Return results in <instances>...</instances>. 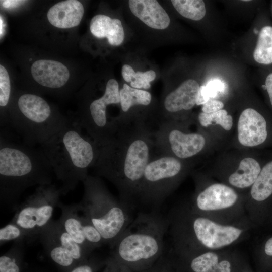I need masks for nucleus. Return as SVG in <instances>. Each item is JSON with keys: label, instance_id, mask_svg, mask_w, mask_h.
Masks as SVG:
<instances>
[{"label": "nucleus", "instance_id": "f257e3e1", "mask_svg": "<svg viewBox=\"0 0 272 272\" xmlns=\"http://www.w3.org/2000/svg\"><path fill=\"white\" fill-rule=\"evenodd\" d=\"M53 171L40 150L9 142L1 135L0 201L14 211L24 191L51 184Z\"/></svg>", "mask_w": 272, "mask_h": 272}, {"label": "nucleus", "instance_id": "f03ea898", "mask_svg": "<svg viewBox=\"0 0 272 272\" xmlns=\"http://www.w3.org/2000/svg\"><path fill=\"white\" fill-rule=\"evenodd\" d=\"M167 218L172 242L170 253L185 256L229 246L243 234L241 228L223 225L193 212L189 206L173 208Z\"/></svg>", "mask_w": 272, "mask_h": 272}, {"label": "nucleus", "instance_id": "7ed1b4c3", "mask_svg": "<svg viewBox=\"0 0 272 272\" xmlns=\"http://www.w3.org/2000/svg\"><path fill=\"white\" fill-rule=\"evenodd\" d=\"M168 229L159 211H139L110 247L111 256L135 272L148 269L164 254Z\"/></svg>", "mask_w": 272, "mask_h": 272}, {"label": "nucleus", "instance_id": "20e7f679", "mask_svg": "<svg viewBox=\"0 0 272 272\" xmlns=\"http://www.w3.org/2000/svg\"><path fill=\"white\" fill-rule=\"evenodd\" d=\"M40 146V150L61 183L59 189L64 195L86 178L88 168L97 156L95 147L82 134L78 122L68 121Z\"/></svg>", "mask_w": 272, "mask_h": 272}, {"label": "nucleus", "instance_id": "39448f33", "mask_svg": "<svg viewBox=\"0 0 272 272\" xmlns=\"http://www.w3.org/2000/svg\"><path fill=\"white\" fill-rule=\"evenodd\" d=\"M83 183L84 195L77 206L111 247L132 222L134 211L115 199L98 178L88 176Z\"/></svg>", "mask_w": 272, "mask_h": 272}, {"label": "nucleus", "instance_id": "423d86ee", "mask_svg": "<svg viewBox=\"0 0 272 272\" xmlns=\"http://www.w3.org/2000/svg\"><path fill=\"white\" fill-rule=\"evenodd\" d=\"M68 122L53 111L42 97L33 94H23L17 99V110L9 124L22 137L26 144L41 145Z\"/></svg>", "mask_w": 272, "mask_h": 272}, {"label": "nucleus", "instance_id": "0eeeda50", "mask_svg": "<svg viewBox=\"0 0 272 272\" xmlns=\"http://www.w3.org/2000/svg\"><path fill=\"white\" fill-rule=\"evenodd\" d=\"M59 188L54 184L38 186L15 210L11 221L23 229L30 243L39 238L41 231L52 220L55 208L60 202Z\"/></svg>", "mask_w": 272, "mask_h": 272}, {"label": "nucleus", "instance_id": "6e6552de", "mask_svg": "<svg viewBox=\"0 0 272 272\" xmlns=\"http://www.w3.org/2000/svg\"><path fill=\"white\" fill-rule=\"evenodd\" d=\"M39 239L47 255L63 272H69L91 256L73 240L58 220H52Z\"/></svg>", "mask_w": 272, "mask_h": 272}, {"label": "nucleus", "instance_id": "1a4fd4ad", "mask_svg": "<svg viewBox=\"0 0 272 272\" xmlns=\"http://www.w3.org/2000/svg\"><path fill=\"white\" fill-rule=\"evenodd\" d=\"M61 214L58 220L64 230L73 240L89 255L97 248L105 244L98 230L82 214L77 203L58 204Z\"/></svg>", "mask_w": 272, "mask_h": 272}, {"label": "nucleus", "instance_id": "9d476101", "mask_svg": "<svg viewBox=\"0 0 272 272\" xmlns=\"http://www.w3.org/2000/svg\"><path fill=\"white\" fill-rule=\"evenodd\" d=\"M119 91L118 82L115 79H110L103 95L91 102L89 114L78 122L98 141H104L107 137L106 107L108 105L120 102Z\"/></svg>", "mask_w": 272, "mask_h": 272}, {"label": "nucleus", "instance_id": "9b49d317", "mask_svg": "<svg viewBox=\"0 0 272 272\" xmlns=\"http://www.w3.org/2000/svg\"><path fill=\"white\" fill-rule=\"evenodd\" d=\"M238 198L237 193L231 187L223 184L215 183L201 191L189 207L193 212L206 217L209 213L232 209Z\"/></svg>", "mask_w": 272, "mask_h": 272}, {"label": "nucleus", "instance_id": "f8f14e48", "mask_svg": "<svg viewBox=\"0 0 272 272\" xmlns=\"http://www.w3.org/2000/svg\"><path fill=\"white\" fill-rule=\"evenodd\" d=\"M250 194L256 203L253 210L254 221L260 226H272V161L265 165L251 188Z\"/></svg>", "mask_w": 272, "mask_h": 272}, {"label": "nucleus", "instance_id": "ddd939ff", "mask_svg": "<svg viewBox=\"0 0 272 272\" xmlns=\"http://www.w3.org/2000/svg\"><path fill=\"white\" fill-rule=\"evenodd\" d=\"M169 255L177 272H232L233 270L229 259L223 258L213 251L185 256Z\"/></svg>", "mask_w": 272, "mask_h": 272}, {"label": "nucleus", "instance_id": "4468645a", "mask_svg": "<svg viewBox=\"0 0 272 272\" xmlns=\"http://www.w3.org/2000/svg\"><path fill=\"white\" fill-rule=\"evenodd\" d=\"M238 138L240 143L246 147H254L266 139V122L262 115L252 108L245 109L238 122Z\"/></svg>", "mask_w": 272, "mask_h": 272}, {"label": "nucleus", "instance_id": "2eb2a0df", "mask_svg": "<svg viewBox=\"0 0 272 272\" xmlns=\"http://www.w3.org/2000/svg\"><path fill=\"white\" fill-rule=\"evenodd\" d=\"M34 80L40 85L51 89H58L67 82L69 71L62 63L46 59L35 61L31 67Z\"/></svg>", "mask_w": 272, "mask_h": 272}, {"label": "nucleus", "instance_id": "dca6fc26", "mask_svg": "<svg viewBox=\"0 0 272 272\" xmlns=\"http://www.w3.org/2000/svg\"><path fill=\"white\" fill-rule=\"evenodd\" d=\"M128 4L133 14L148 26L162 30L169 25V17L157 1L130 0Z\"/></svg>", "mask_w": 272, "mask_h": 272}, {"label": "nucleus", "instance_id": "f3484780", "mask_svg": "<svg viewBox=\"0 0 272 272\" xmlns=\"http://www.w3.org/2000/svg\"><path fill=\"white\" fill-rule=\"evenodd\" d=\"M84 7L77 0L58 2L47 12V18L53 26L59 28H69L78 26L83 17Z\"/></svg>", "mask_w": 272, "mask_h": 272}, {"label": "nucleus", "instance_id": "a211bd4d", "mask_svg": "<svg viewBox=\"0 0 272 272\" xmlns=\"http://www.w3.org/2000/svg\"><path fill=\"white\" fill-rule=\"evenodd\" d=\"M199 89L195 80H186L167 96L164 101L165 109L171 112L191 109L196 104Z\"/></svg>", "mask_w": 272, "mask_h": 272}, {"label": "nucleus", "instance_id": "6ab92c4d", "mask_svg": "<svg viewBox=\"0 0 272 272\" xmlns=\"http://www.w3.org/2000/svg\"><path fill=\"white\" fill-rule=\"evenodd\" d=\"M90 30L98 38H106L110 44L120 45L124 40V33L120 20L102 14L95 16L91 20Z\"/></svg>", "mask_w": 272, "mask_h": 272}, {"label": "nucleus", "instance_id": "aec40b11", "mask_svg": "<svg viewBox=\"0 0 272 272\" xmlns=\"http://www.w3.org/2000/svg\"><path fill=\"white\" fill-rule=\"evenodd\" d=\"M169 141L173 152L182 159L196 155L202 150L206 143L205 138L200 134H186L176 129L169 133Z\"/></svg>", "mask_w": 272, "mask_h": 272}, {"label": "nucleus", "instance_id": "412c9836", "mask_svg": "<svg viewBox=\"0 0 272 272\" xmlns=\"http://www.w3.org/2000/svg\"><path fill=\"white\" fill-rule=\"evenodd\" d=\"M261 170L260 166L256 160L250 157L245 158L241 161L237 170L229 176V183L238 188L252 186Z\"/></svg>", "mask_w": 272, "mask_h": 272}, {"label": "nucleus", "instance_id": "4be33fe9", "mask_svg": "<svg viewBox=\"0 0 272 272\" xmlns=\"http://www.w3.org/2000/svg\"><path fill=\"white\" fill-rule=\"evenodd\" d=\"M25 241L14 242L0 257V272H22Z\"/></svg>", "mask_w": 272, "mask_h": 272}, {"label": "nucleus", "instance_id": "5701e85b", "mask_svg": "<svg viewBox=\"0 0 272 272\" xmlns=\"http://www.w3.org/2000/svg\"><path fill=\"white\" fill-rule=\"evenodd\" d=\"M253 57L260 64L272 63V26H265L260 31Z\"/></svg>", "mask_w": 272, "mask_h": 272}, {"label": "nucleus", "instance_id": "b1692460", "mask_svg": "<svg viewBox=\"0 0 272 272\" xmlns=\"http://www.w3.org/2000/svg\"><path fill=\"white\" fill-rule=\"evenodd\" d=\"M119 93L120 102L124 112H127L134 105H148L151 101V95L149 92L131 88L126 84L123 85Z\"/></svg>", "mask_w": 272, "mask_h": 272}, {"label": "nucleus", "instance_id": "393cba45", "mask_svg": "<svg viewBox=\"0 0 272 272\" xmlns=\"http://www.w3.org/2000/svg\"><path fill=\"white\" fill-rule=\"evenodd\" d=\"M171 2L176 10L185 18L198 21L205 16V5L202 0H172Z\"/></svg>", "mask_w": 272, "mask_h": 272}, {"label": "nucleus", "instance_id": "a878e982", "mask_svg": "<svg viewBox=\"0 0 272 272\" xmlns=\"http://www.w3.org/2000/svg\"><path fill=\"white\" fill-rule=\"evenodd\" d=\"M198 120L200 124L204 127H208L211 124H219L226 130H230L233 125V118L228 115L226 110L206 113L201 112L198 115Z\"/></svg>", "mask_w": 272, "mask_h": 272}, {"label": "nucleus", "instance_id": "bb28decb", "mask_svg": "<svg viewBox=\"0 0 272 272\" xmlns=\"http://www.w3.org/2000/svg\"><path fill=\"white\" fill-rule=\"evenodd\" d=\"M226 87V83L221 80L214 79L210 81L205 85L200 87L196 104L203 105L209 99H214L219 93H223Z\"/></svg>", "mask_w": 272, "mask_h": 272}, {"label": "nucleus", "instance_id": "cd10ccee", "mask_svg": "<svg viewBox=\"0 0 272 272\" xmlns=\"http://www.w3.org/2000/svg\"><path fill=\"white\" fill-rule=\"evenodd\" d=\"M27 241L26 232L14 222L11 221L0 229V245L13 241Z\"/></svg>", "mask_w": 272, "mask_h": 272}, {"label": "nucleus", "instance_id": "c85d7f7f", "mask_svg": "<svg viewBox=\"0 0 272 272\" xmlns=\"http://www.w3.org/2000/svg\"><path fill=\"white\" fill-rule=\"evenodd\" d=\"M11 84L8 73L0 65V106L4 107L8 105L10 97Z\"/></svg>", "mask_w": 272, "mask_h": 272}, {"label": "nucleus", "instance_id": "c756f323", "mask_svg": "<svg viewBox=\"0 0 272 272\" xmlns=\"http://www.w3.org/2000/svg\"><path fill=\"white\" fill-rule=\"evenodd\" d=\"M156 78V73L153 70H149L146 72H137L134 74L130 85L135 88L149 89L150 86V82L153 81Z\"/></svg>", "mask_w": 272, "mask_h": 272}, {"label": "nucleus", "instance_id": "7c9ffc66", "mask_svg": "<svg viewBox=\"0 0 272 272\" xmlns=\"http://www.w3.org/2000/svg\"><path fill=\"white\" fill-rule=\"evenodd\" d=\"M105 265V260H101L94 257L88 259L72 268L69 272H96Z\"/></svg>", "mask_w": 272, "mask_h": 272}, {"label": "nucleus", "instance_id": "2f4dec72", "mask_svg": "<svg viewBox=\"0 0 272 272\" xmlns=\"http://www.w3.org/2000/svg\"><path fill=\"white\" fill-rule=\"evenodd\" d=\"M142 272H177L169 255L164 254L150 268Z\"/></svg>", "mask_w": 272, "mask_h": 272}, {"label": "nucleus", "instance_id": "473e14b6", "mask_svg": "<svg viewBox=\"0 0 272 272\" xmlns=\"http://www.w3.org/2000/svg\"><path fill=\"white\" fill-rule=\"evenodd\" d=\"M102 272H135L126 265L110 256L105 260V265Z\"/></svg>", "mask_w": 272, "mask_h": 272}, {"label": "nucleus", "instance_id": "72a5a7b5", "mask_svg": "<svg viewBox=\"0 0 272 272\" xmlns=\"http://www.w3.org/2000/svg\"><path fill=\"white\" fill-rule=\"evenodd\" d=\"M224 107V104L218 100L210 99L202 105V112L211 113L218 111Z\"/></svg>", "mask_w": 272, "mask_h": 272}, {"label": "nucleus", "instance_id": "f704fd0d", "mask_svg": "<svg viewBox=\"0 0 272 272\" xmlns=\"http://www.w3.org/2000/svg\"><path fill=\"white\" fill-rule=\"evenodd\" d=\"M261 250L266 257L272 258V236L265 240Z\"/></svg>", "mask_w": 272, "mask_h": 272}, {"label": "nucleus", "instance_id": "c9c22d12", "mask_svg": "<svg viewBox=\"0 0 272 272\" xmlns=\"http://www.w3.org/2000/svg\"><path fill=\"white\" fill-rule=\"evenodd\" d=\"M135 73L133 68L128 64H125L122 67V76L127 82H131Z\"/></svg>", "mask_w": 272, "mask_h": 272}, {"label": "nucleus", "instance_id": "e433bc0d", "mask_svg": "<svg viewBox=\"0 0 272 272\" xmlns=\"http://www.w3.org/2000/svg\"><path fill=\"white\" fill-rule=\"evenodd\" d=\"M265 86L272 105V73L269 74L266 77Z\"/></svg>", "mask_w": 272, "mask_h": 272}, {"label": "nucleus", "instance_id": "4c0bfd02", "mask_svg": "<svg viewBox=\"0 0 272 272\" xmlns=\"http://www.w3.org/2000/svg\"><path fill=\"white\" fill-rule=\"evenodd\" d=\"M25 2V1H3L2 5L6 8H13L22 4Z\"/></svg>", "mask_w": 272, "mask_h": 272}, {"label": "nucleus", "instance_id": "58836bf2", "mask_svg": "<svg viewBox=\"0 0 272 272\" xmlns=\"http://www.w3.org/2000/svg\"><path fill=\"white\" fill-rule=\"evenodd\" d=\"M254 32L255 33H258V31H257V30H256L255 29H254Z\"/></svg>", "mask_w": 272, "mask_h": 272}, {"label": "nucleus", "instance_id": "ea45409f", "mask_svg": "<svg viewBox=\"0 0 272 272\" xmlns=\"http://www.w3.org/2000/svg\"><path fill=\"white\" fill-rule=\"evenodd\" d=\"M243 272H250L249 271H243Z\"/></svg>", "mask_w": 272, "mask_h": 272}, {"label": "nucleus", "instance_id": "a19ab883", "mask_svg": "<svg viewBox=\"0 0 272 272\" xmlns=\"http://www.w3.org/2000/svg\"><path fill=\"white\" fill-rule=\"evenodd\" d=\"M35 272H41V271H35Z\"/></svg>", "mask_w": 272, "mask_h": 272}]
</instances>
